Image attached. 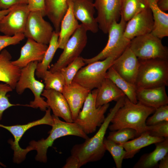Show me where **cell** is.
<instances>
[{"instance_id":"6da1fadb","label":"cell","mask_w":168,"mask_h":168,"mask_svg":"<svg viewBox=\"0 0 168 168\" xmlns=\"http://www.w3.org/2000/svg\"><path fill=\"white\" fill-rule=\"evenodd\" d=\"M124 97H123L116 101L93 136L86 139L82 143L74 145L72 148L71 155L78 159L82 166L89 162L99 161L104 156L106 151L104 143L105 135L111 119L123 105Z\"/></svg>"},{"instance_id":"7a4b0ae2","label":"cell","mask_w":168,"mask_h":168,"mask_svg":"<svg viewBox=\"0 0 168 168\" xmlns=\"http://www.w3.org/2000/svg\"><path fill=\"white\" fill-rule=\"evenodd\" d=\"M155 110L139 101L134 103L125 96L123 105L115 113L108 128L111 131L126 128H133L139 136L146 131V120Z\"/></svg>"},{"instance_id":"3957f363","label":"cell","mask_w":168,"mask_h":168,"mask_svg":"<svg viewBox=\"0 0 168 168\" xmlns=\"http://www.w3.org/2000/svg\"><path fill=\"white\" fill-rule=\"evenodd\" d=\"M52 116L53 123L47 138L37 141H32L29 143V145L25 149L26 153L31 151L36 150L37 154L35 159L40 162H47L48 148L52 146L54 141L57 139L70 135L77 136L85 140L89 138L75 122L63 121L53 114Z\"/></svg>"},{"instance_id":"277c9868","label":"cell","mask_w":168,"mask_h":168,"mask_svg":"<svg viewBox=\"0 0 168 168\" xmlns=\"http://www.w3.org/2000/svg\"><path fill=\"white\" fill-rule=\"evenodd\" d=\"M139 60L135 84L137 89L168 86V60L158 58Z\"/></svg>"},{"instance_id":"5b68a950","label":"cell","mask_w":168,"mask_h":168,"mask_svg":"<svg viewBox=\"0 0 168 168\" xmlns=\"http://www.w3.org/2000/svg\"><path fill=\"white\" fill-rule=\"evenodd\" d=\"M97 89L91 90L87 96L81 110L74 122L86 134L95 132L104 122L105 114L109 108V103L96 107V99Z\"/></svg>"},{"instance_id":"8992f818","label":"cell","mask_w":168,"mask_h":168,"mask_svg":"<svg viewBox=\"0 0 168 168\" xmlns=\"http://www.w3.org/2000/svg\"><path fill=\"white\" fill-rule=\"evenodd\" d=\"M37 61L31 62L26 67L21 68L20 76L16 83L15 89L18 94H21L26 89L28 88L34 96V100L26 106L34 108H39L45 111L49 107L44 99L41 97L44 88V84L36 80L35 77V71L38 63Z\"/></svg>"},{"instance_id":"52a82bcc","label":"cell","mask_w":168,"mask_h":168,"mask_svg":"<svg viewBox=\"0 0 168 168\" xmlns=\"http://www.w3.org/2000/svg\"><path fill=\"white\" fill-rule=\"evenodd\" d=\"M119 22H114L108 32V39L104 48L98 54L89 58L83 59L86 64L103 60L111 56L118 57L128 46L130 40L124 35L127 22L121 16Z\"/></svg>"},{"instance_id":"ba28073f","label":"cell","mask_w":168,"mask_h":168,"mask_svg":"<svg viewBox=\"0 0 168 168\" xmlns=\"http://www.w3.org/2000/svg\"><path fill=\"white\" fill-rule=\"evenodd\" d=\"M161 39L150 33L133 38L128 47L139 59L158 58L168 60V48L163 45Z\"/></svg>"},{"instance_id":"9c48e42d","label":"cell","mask_w":168,"mask_h":168,"mask_svg":"<svg viewBox=\"0 0 168 168\" xmlns=\"http://www.w3.org/2000/svg\"><path fill=\"white\" fill-rule=\"evenodd\" d=\"M117 58L111 56L87 64L79 70L73 81L91 91L97 88L105 78L108 70Z\"/></svg>"},{"instance_id":"30bf717a","label":"cell","mask_w":168,"mask_h":168,"mask_svg":"<svg viewBox=\"0 0 168 168\" xmlns=\"http://www.w3.org/2000/svg\"><path fill=\"white\" fill-rule=\"evenodd\" d=\"M88 31L82 24L67 42L62 53L57 62L53 65L49 71H60L80 56L87 41Z\"/></svg>"},{"instance_id":"8fae6325","label":"cell","mask_w":168,"mask_h":168,"mask_svg":"<svg viewBox=\"0 0 168 168\" xmlns=\"http://www.w3.org/2000/svg\"><path fill=\"white\" fill-rule=\"evenodd\" d=\"M51 109L49 107L45 111V113L41 119L24 125H16L12 126H6L0 124V127L8 131L13 135L14 141L10 139L9 143L14 151L13 161L19 163L25 158L26 154L24 149L20 147L19 142L24 133L29 129L34 126L41 124H46L52 126L53 121L52 115L51 114Z\"/></svg>"},{"instance_id":"7c38bea8","label":"cell","mask_w":168,"mask_h":168,"mask_svg":"<svg viewBox=\"0 0 168 168\" xmlns=\"http://www.w3.org/2000/svg\"><path fill=\"white\" fill-rule=\"evenodd\" d=\"M27 3L16 5L0 21V32L12 36L23 34L29 14Z\"/></svg>"},{"instance_id":"4fadbf2b","label":"cell","mask_w":168,"mask_h":168,"mask_svg":"<svg viewBox=\"0 0 168 168\" xmlns=\"http://www.w3.org/2000/svg\"><path fill=\"white\" fill-rule=\"evenodd\" d=\"M43 17L39 11H30L24 34L25 37L47 45L54 30L50 24Z\"/></svg>"},{"instance_id":"5bb4252c","label":"cell","mask_w":168,"mask_h":168,"mask_svg":"<svg viewBox=\"0 0 168 168\" xmlns=\"http://www.w3.org/2000/svg\"><path fill=\"white\" fill-rule=\"evenodd\" d=\"M121 0H95L94 2L99 28L104 34H108L113 23L118 22L121 17Z\"/></svg>"},{"instance_id":"9a60e30c","label":"cell","mask_w":168,"mask_h":168,"mask_svg":"<svg viewBox=\"0 0 168 168\" xmlns=\"http://www.w3.org/2000/svg\"><path fill=\"white\" fill-rule=\"evenodd\" d=\"M127 22L124 35L130 40L136 37L151 33L153 28L152 14L149 7L137 13Z\"/></svg>"},{"instance_id":"2e32d148","label":"cell","mask_w":168,"mask_h":168,"mask_svg":"<svg viewBox=\"0 0 168 168\" xmlns=\"http://www.w3.org/2000/svg\"><path fill=\"white\" fill-rule=\"evenodd\" d=\"M139 64L138 59L128 46L114 60L112 67L121 77L135 85Z\"/></svg>"},{"instance_id":"e0dca14e","label":"cell","mask_w":168,"mask_h":168,"mask_svg":"<svg viewBox=\"0 0 168 168\" xmlns=\"http://www.w3.org/2000/svg\"><path fill=\"white\" fill-rule=\"evenodd\" d=\"M73 14L88 31L94 33L99 30L94 15L95 8L93 0H71Z\"/></svg>"},{"instance_id":"ac0fdd59","label":"cell","mask_w":168,"mask_h":168,"mask_svg":"<svg viewBox=\"0 0 168 168\" xmlns=\"http://www.w3.org/2000/svg\"><path fill=\"white\" fill-rule=\"evenodd\" d=\"M91 91L73 81L64 86L62 93L69 106L73 122L77 117L86 98Z\"/></svg>"},{"instance_id":"d6986e66","label":"cell","mask_w":168,"mask_h":168,"mask_svg":"<svg viewBox=\"0 0 168 168\" xmlns=\"http://www.w3.org/2000/svg\"><path fill=\"white\" fill-rule=\"evenodd\" d=\"M48 48L47 44L38 43L32 39L27 38L26 42L22 47L19 57L12 61L14 65L21 68L30 63L43 60Z\"/></svg>"},{"instance_id":"ffe728a7","label":"cell","mask_w":168,"mask_h":168,"mask_svg":"<svg viewBox=\"0 0 168 168\" xmlns=\"http://www.w3.org/2000/svg\"><path fill=\"white\" fill-rule=\"evenodd\" d=\"M41 96L45 97L53 115L68 122H73L68 104L63 94L52 89H44Z\"/></svg>"},{"instance_id":"44dd1931","label":"cell","mask_w":168,"mask_h":168,"mask_svg":"<svg viewBox=\"0 0 168 168\" xmlns=\"http://www.w3.org/2000/svg\"><path fill=\"white\" fill-rule=\"evenodd\" d=\"M12 56L6 49L0 53V81L15 89L21 73V68L14 65L11 60Z\"/></svg>"},{"instance_id":"7402d4cb","label":"cell","mask_w":168,"mask_h":168,"mask_svg":"<svg viewBox=\"0 0 168 168\" xmlns=\"http://www.w3.org/2000/svg\"><path fill=\"white\" fill-rule=\"evenodd\" d=\"M136 97L138 101L155 109L168 105V97L164 86L137 89Z\"/></svg>"},{"instance_id":"603a6c76","label":"cell","mask_w":168,"mask_h":168,"mask_svg":"<svg viewBox=\"0 0 168 168\" xmlns=\"http://www.w3.org/2000/svg\"><path fill=\"white\" fill-rule=\"evenodd\" d=\"M67 2L68 8L60 23L58 40V48L62 49L80 25L73 14L72 0Z\"/></svg>"},{"instance_id":"cb8c5ba5","label":"cell","mask_w":168,"mask_h":168,"mask_svg":"<svg viewBox=\"0 0 168 168\" xmlns=\"http://www.w3.org/2000/svg\"><path fill=\"white\" fill-rule=\"evenodd\" d=\"M96 107L114 101H117L125 96L124 93L110 79L105 78L97 88Z\"/></svg>"},{"instance_id":"d4e9b609","label":"cell","mask_w":168,"mask_h":168,"mask_svg":"<svg viewBox=\"0 0 168 168\" xmlns=\"http://www.w3.org/2000/svg\"><path fill=\"white\" fill-rule=\"evenodd\" d=\"M155 144V149L150 153L142 155L133 168H158L160 161L168 153V138Z\"/></svg>"},{"instance_id":"484cf974","label":"cell","mask_w":168,"mask_h":168,"mask_svg":"<svg viewBox=\"0 0 168 168\" xmlns=\"http://www.w3.org/2000/svg\"><path fill=\"white\" fill-rule=\"evenodd\" d=\"M165 139L162 137L152 136L148 131H146L132 140L119 144L126 152L124 159H128L133 158L142 148L160 142Z\"/></svg>"},{"instance_id":"4316f807","label":"cell","mask_w":168,"mask_h":168,"mask_svg":"<svg viewBox=\"0 0 168 168\" xmlns=\"http://www.w3.org/2000/svg\"><path fill=\"white\" fill-rule=\"evenodd\" d=\"M151 9L154 21L151 33L161 39L168 36V14L161 10L157 5L158 0H146Z\"/></svg>"},{"instance_id":"83f0119b","label":"cell","mask_w":168,"mask_h":168,"mask_svg":"<svg viewBox=\"0 0 168 168\" xmlns=\"http://www.w3.org/2000/svg\"><path fill=\"white\" fill-rule=\"evenodd\" d=\"M67 0H45L46 16L57 32L60 31L61 21L68 8Z\"/></svg>"},{"instance_id":"f1b7e54d","label":"cell","mask_w":168,"mask_h":168,"mask_svg":"<svg viewBox=\"0 0 168 168\" xmlns=\"http://www.w3.org/2000/svg\"><path fill=\"white\" fill-rule=\"evenodd\" d=\"M105 78L111 80L131 102L135 104L138 102L136 97L137 89L135 85L121 77L112 66L108 70Z\"/></svg>"},{"instance_id":"f546056e","label":"cell","mask_w":168,"mask_h":168,"mask_svg":"<svg viewBox=\"0 0 168 168\" xmlns=\"http://www.w3.org/2000/svg\"><path fill=\"white\" fill-rule=\"evenodd\" d=\"M59 32L54 30L49 45L42 61L37 64L35 75L38 78L43 79L45 72L48 70L55 53L58 48Z\"/></svg>"},{"instance_id":"4dcf8cb0","label":"cell","mask_w":168,"mask_h":168,"mask_svg":"<svg viewBox=\"0 0 168 168\" xmlns=\"http://www.w3.org/2000/svg\"><path fill=\"white\" fill-rule=\"evenodd\" d=\"M148 7L146 0H122L121 16L127 22L137 13Z\"/></svg>"},{"instance_id":"1f68e13d","label":"cell","mask_w":168,"mask_h":168,"mask_svg":"<svg viewBox=\"0 0 168 168\" xmlns=\"http://www.w3.org/2000/svg\"><path fill=\"white\" fill-rule=\"evenodd\" d=\"M43 79L45 89H52L61 92L65 85L64 77L60 71L52 72L47 70Z\"/></svg>"},{"instance_id":"d6a6232c","label":"cell","mask_w":168,"mask_h":168,"mask_svg":"<svg viewBox=\"0 0 168 168\" xmlns=\"http://www.w3.org/2000/svg\"><path fill=\"white\" fill-rule=\"evenodd\" d=\"M104 143L106 151L112 156L117 168L122 167V162L126 152L120 144L116 143L105 138Z\"/></svg>"},{"instance_id":"836d02e7","label":"cell","mask_w":168,"mask_h":168,"mask_svg":"<svg viewBox=\"0 0 168 168\" xmlns=\"http://www.w3.org/2000/svg\"><path fill=\"white\" fill-rule=\"evenodd\" d=\"M85 64L83 58L79 56L60 70L64 77L65 85H68L72 82L78 71Z\"/></svg>"},{"instance_id":"e575fe53","label":"cell","mask_w":168,"mask_h":168,"mask_svg":"<svg viewBox=\"0 0 168 168\" xmlns=\"http://www.w3.org/2000/svg\"><path fill=\"white\" fill-rule=\"evenodd\" d=\"M138 136H139L135 130L126 128L111 131L109 133L107 138L116 143L121 144Z\"/></svg>"},{"instance_id":"d590c367","label":"cell","mask_w":168,"mask_h":168,"mask_svg":"<svg viewBox=\"0 0 168 168\" xmlns=\"http://www.w3.org/2000/svg\"><path fill=\"white\" fill-rule=\"evenodd\" d=\"M13 89L8 84L0 83V121L2 119L3 113L8 108L16 105H23L20 104H13L9 101L8 97L7 96V93L12 91Z\"/></svg>"},{"instance_id":"8d00e7d4","label":"cell","mask_w":168,"mask_h":168,"mask_svg":"<svg viewBox=\"0 0 168 168\" xmlns=\"http://www.w3.org/2000/svg\"><path fill=\"white\" fill-rule=\"evenodd\" d=\"M164 121H168V105L156 109L153 114L147 118L146 124L147 126L152 125Z\"/></svg>"},{"instance_id":"74e56055","label":"cell","mask_w":168,"mask_h":168,"mask_svg":"<svg viewBox=\"0 0 168 168\" xmlns=\"http://www.w3.org/2000/svg\"><path fill=\"white\" fill-rule=\"evenodd\" d=\"M146 131H148L152 136L168 138V121H163L155 124L147 126Z\"/></svg>"},{"instance_id":"f35d334b","label":"cell","mask_w":168,"mask_h":168,"mask_svg":"<svg viewBox=\"0 0 168 168\" xmlns=\"http://www.w3.org/2000/svg\"><path fill=\"white\" fill-rule=\"evenodd\" d=\"M25 38L23 34H18L12 36L0 35V53L7 46L20 43Z\"/></svg>"},{"instance_id":"ab89813d","label":"cell","mask_w":168,"mask_h":168,"mask_svg":"<svg viewBox=\"0 0 168 168\" xmlns=\"http://www.w3.org/2000/svg\"><path fill=\"white\" fill-rule=\"evenodd\" d=\"M27 5L30 11H39L44 17L46 16L45 0H28Z\"/></svg>"},{"instance_id":"60d3db41","label":"cell","mask_w":168,"mask_h":168,"mask_svg":"<svg viewBox=\"0 0 168 168\" xmlns=\"http://www.w3.org/2000/svg\"><path fill=\"white\" fill-rule=\"evenodd\" d=\"M28 0H0V9L6 10L19 4L28 3Z\"/></svg>"},{"instance_id":"b9f144b4","label":"cell","mask_w":168,"mask_h":168,"mask_svg":"<svg viewBox=\"0 0 168 168\" xmlns=\"http://www.w3.org/2000/svg\"><path fill=\"white\" fill-rule=\"evenodd\" d=\"M82 166L78 159L75 156L71 155L66 159V163L63 168H79Z\"/></svg>"},{"instance_id":"7bdbcfd3","label":"cell","mask_w":168,"mask_h":168,"mask_svg":"<svg viewBox=\"0 0 168 168\" xmlns=\"http://www.w3.org/2000/svg\"><path fill=\"white\" fill-rule=\"evenodd\" d=\"M159 8L163 11L168 10V0H158L157 3Z\"/></svg>"},{"instance_id":"ee69618b","label":"cell","mask_w":168,"mask_h":168,"mask_svg":"<svg viewBox=\"0 0 168 168\" xmlns=\"http://www.w3.org/2000/svg\"><path fill=\"white\" fill-rule=\"evenodd\" d=\"M158 168H168V153L158 163Z\"/></svg>"},{"instance_id":"f6af8a7d","label":"cell","mask_w":168,"mask_h":168,"mask_svg":"<svg viewBox=\"0 0 168 168\" xmlns=\"http://www.w3.org/2000/svg\"><path fill=\"white\" fill-rule=\"evenodd\" d=\"M11 8L8 9L0 10V21L11 10Z\"/></svg>"},{"instance_id":"bcb514c9","label":"cell","mask_w":168,"mask_h":168,"mask_svg":"<svg viewBox=\"0 0 168 168\" xmlns=\"http://www.w3.org/2000/svg\"><path fill=\"white\" fill-rule=\"evenodd\" d=\"M0 165L2 166L3 167H6V166L3 163H2L0 161Z\"/></svg>"}]
</instances>
